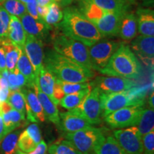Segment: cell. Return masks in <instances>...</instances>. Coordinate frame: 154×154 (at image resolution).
<instances>
[{
    "label": "cell",
    "mask_w": 154,
    "mask_h": 154,
    "mask_svg": "<svg viewBox=\"0 0 154 154\" xmlns=\"http://www.w3.org/2000/svg\"><path fill=\"white\" fill-rule=\"evenodd\" d=\"M57 26L60 29L61 33L64 35L88 47L102 38L96 25L86 18L79 9L74 7L64 9L63 19Z\"/></svg>",
    "instance_id": "1"
},
{
    "label": "cell",
    "mask_w": 154,
    "mask_h": 154,
    "mask_svg": "<svg viewBox=\"0 0 154 154\" xmlns=\"http://www.w3.org/2000/svg\"><path fill=\"white\" fill-rule=\"evenodd\" d=\"M44 66L57 79L66 82H88L95 76L94 70L82 66L54 50H48L46 53Z\"/></svg>",
    "instance_id": "2"
},
{
    "label": "cell",
    "mask_w": 154,
    "mask_h": 154,
    "mask_svg": "<svg viewBox=\"0 0 154 154\" xmlns=\"http://www.w3.org/2000/svg\"><path fill=\"white\" fill-rule=\"evenodd\" d=\"M141 66L129 47L122 44L101 70L102 74L136 79L141 75Z\"/></svg>",
    "instance_id": "3"
},
{
    "label": "cell",
    "mask_w": 154,
    "mask_h": 154,
    "mask_svg": "<svg viewBox=\"0 0 154 154\" xmlns=\"http://www.w3.org/2000/svg\"><path fill=\"white\" fill-rule=\"evenodd\" d=\"M147 86L133 87L124 91L101 93V116L104 118L113 111L129 106H143Z\"/></svg>",
    "instance_id": "4"
},
{
    "label": "cell",
    "mask_w": 154,
    "mask_h": 154,
    "mask_svg": "<svg viewBox=\"0 0 154 154\" xmlns=\"http://www.w3.org/2000/svg\"><path fill=\"white\" fill-rule=\"evenodd\" d=\"M51 42L54 50L59 54L69 58L82 66L93 70L87 46L62 33L53 34Z\"/></svg>",
    "instance_id": "5"
},
{
    "label": "cell",
    "mask_w": 154,
    "mask_h": 154,
    "mask_svg": "<svg viewBox=\"0 0 154 154\" xmlns=\"http://www.w3.org/2000/svg\"><path fill=\"white\" fill-rule=\"evenodd\" d=\"M103 136V129L94 126L63 135L64 138L72 142L83 154H94V147Z\"/></svg>",
    "instance_id": "6"
},
{
    "label": "cell",
    "mask_w": 154,
    "mask_h": 154,
    "mask_svg": "<svg viewBox=\"0 0 154 154\" xmlns=\"http://www.w3.org/2000/svg\"><path fill=\"white\" fill-rule=\"evenodd\" d=\"M101 93L98 88L92 87L84 101L75 109L69 111L85 119L91 125L100 124L101 116Z\"/></svg>",
    "instance_id": "7"
},
{
    "label": "cell",
    "mask_w": 154,
    "mask_h": 154,
    "mask_svg": "<svg viewBox=\"0 0 154 154\" xmlns=\"http://www.w3.org/2000/svg\"><path fill=\"white\" fill-rule=\"evenodd\" d=\"M121 44L122 43L120 42L101 39L88 47V54L93 70L98 72L101 70Z\"/></svg>",
    "instance_id": "8"
},
{
    "label": "cell",
    "mask_w": 154,
    "mask_h": 154,
    "mask_svg": "<svg viewBox=\"0 0 154 154\" xmlns=\"http://www.w3.org/2000/svg\"><path fill=\"white\" fill-rule=\"evenodd\" d=\"M143 108L129 106L113 111L104 117L105 121L113 129H121L137 126Z\"/></svg>",
    "instance_id": "9"
},
{
    "label": "cell",
    "mask_w": 154,
    "mask_h": 154,
    "mask_svg": "<svg viewBox=\"0 0 154 154\" xmlns=\"http://www.w3.org/2000/svg\"><path fill=\"white\" fill-rule=\"evenodd\" d=\"M113 134L127 154H143L142 136L136 126L115 130Z\"/></svg>",
    "instance_id": "10"
},
{
    "label": "cell",
    "mask_w": 154,
    "mask_h": 154,
    "mask_svg": "<svg viewBox=\"0 0 154 154\" xmlns=\"http://www.w3.org/2000/svg\"><path fill=\"white\" fill-rule=\"evenodd\" d=\"M90 84L91 87L98 88L101 93L124 91L137 85L132 79L110 76H98Z\"/></svg>",
    "instance_id": "11"
},
{
    "label": "cell",
    "mask_w": 154,
    "mask_h": 154,
    "mask_svg": "<svg viewBox=\"0 0 154 154\" xmlns=\"http://www.w3.org/2000/svg\"><path fill=\"white\" fill-rule=\"evenodd\" d=\"M24 51L32 64L35 76H38L40 71L44 66V54L42 39L26 34Z\"/></svg>",
    "instance_id": "12"
},
{
    "label": "cell",
    "mask_w": 154,
    "mask_h": 154,
    "mask_svg": "<svg viewBox=\"0 0 154 154\" xmlns=\"http://www.w3.org/2000/svg\"><path fill=\"white\" fill-rule=\"evenodd\" d=\"M128 11H108L94 23L102 37L119 35L123 17Z\"/></svg>",
    "instance_id": "13"
},
{
    "label": "cell",
    "mask_w": 154,
    "mask_h": 154,
    "mask_svg": "<svg viewBox=\"0 0 154 154\" xmlns=\"http://www.w3.org/2000/svg\"><path fill=\"white\" fill-rule=\"evenodd\" d=\"M25 100V109L27 120L32 123L44 122L46 120L43 109L37 96L30 88L21 89Z\"/></svg>",
    "instance_id": "14"
},
{
    "label": "cell",
    "mask_w": 154,
    "mask_h": 154,
    "mask_svg": "<svg viewBox=\"0 0 154 154\" xmlns=\"http://www.w3.org/2000/svg\"><path fill=\"white\" fill-rule=\"evenodd\" d=\"M135 54L146 66L153 67L154 37L140 35L131 43Z\"/></svg>",
    "instance_id": "15"
},
{
    "label": "cell",
    "mask_w": 154,
    "mask_h": 154,
    "mask_svg": "<svg viewBox=\"0 0 154 154\" xmlns=\"http://www.w3.org/2000/svg\"><path fill=\"white\" fill-rule=\"evenodd\" d=\"M42 140L41 131L38 125L32 124L19 135L17 149L24 153H29L36 149Z\"/></svg>",
    "instance_id": "16"
},
{
    "label": "cell",
    "mask_w": 154,
    "mask_h": 154,
    "mask_svg": "<svg viewBox=\"0 0 154 154\" xmlns=\"http://www.w3.org/2000/svg\"><path fill=\"white\" fill-rule=\"evenodd\" d=\"M23 28L28 35H32L40 38L46 37L51 29V26L44 20H37L31 17L28 13L20 17Z\"/></svg>",
    "instance_id": "17"
},
{
    "label": "cell",
    "mask_w": 154,
    "mask_h": 154,
    "mask_svg": "<svg viewBox=\"0 0 154 154\" xmlns=\"http://www.w3.org/2000/svg\"><path fill=\"white\" fill-rule=\"evenodd\" d=\"M59 128L66 133H73L91 128L93 126L82 117L67 111L59 113Z\"/></svg>",
    "instance_id": "18"
},
{
    "label": "cell",
    "mask_w": 154,
    "mask_h": 154,
    "mask_svg": "<svg viewBox=\"0 0 154 154\" xmlns=\"http://www.w3.org/2000/svg\"><path fill=\"white\" fill-rule=\"evenodd\" d=\"M34 90L36 96H37L38 100H39L42 109H43L45 119L57 125V126H59V120H60L59 119V110H58L57 106L49 99V98L44 92H42L39 87V85H38V76L36 77Z\"/></svg>",
    "instance_id": "19"
},
{
    "label": "cell",
    "mask_w": 154,
    "mask_h": 154,
    "mask_svg": "<svg viewBox=\"0 0 154 154\" xmlns=\"http://www.w3.org/2000/svg\"><path fill=\"white\" fill-rule=\"evenodd\" d=\"M1 109L2 112L5 135L16 129L20 126L22 121H25V117L23 116L19 111L13 109L7 101H4L2 103Z\"/></svg>",
    "instance_id": "20"
},
{
    "label": "cell",
    "mask_w": 154,
    "mask_h": 154,
    "mask_svg": "<svg viewBox=\"0 0 154 154\" xmlns=\"http://www.w3.org/2000/svg\"><path fill=\"white\" fill-rule=\"evenodd\" d=\"M137 29L140 35L154 36V12L150 9H138L136 12Z\"/></svg>",
    "instance_id": "21"
},
{
    "label": "cell",
    "mask_w": 154,
    "mask_h": 154,
    "mask_svg": "<svg viewBox=\"0 0 154 154\" xmlns=\"http://www.w3.org/2000/svg\"><path fill=\"white\" fill-rule=\"evenodd\" d=\"M7 37L16 47L24 50L26 34L18 17L13 15H10V22H9Z\"/></svg>",
    "instance_id": "22"
},
{
    "label": "cell",
    "mask_w": 154,
    "mask_h": 154,
    "mask_svg": "<svg viewBox=\"0 0 154 154\" xmlns=\"http://www.w3.org/2000/svg\"><path fill=\"white\" fill-rule=\"evenodd\" d=\"M137 19L134 13L127 12L121 21L119 35L123 40L131 41L137 35Z\"/></svg>",
    "instance_id": "23"
},
{
    "label": "cell",
    "mask_w": 154,
    "mask_h": 154,
    "mask_svg": "<svg viewBox=\"0 0 154 154\" xmlns=\"http://www.w3.org/2000/svg\"><path fill=\"white\" fill-rule=\"evenodd\" d=\"M38 82L42 92H44L56 106L59 105V103L54 96V88L55 86L56 78L44 66L42 67L38 74Z\"/></svg>",
    "instance_id": "24"
},
{
    "label": "cell",
    "mask_w": 154,
    "mask_h": 154,
    "mask_svg": "<svg viewBox=\"0 0 154 154\" xmlns=\"http://www.w3.org/2000/svg\"><path fill=\"white\" fill-rule=\"evenodd\" d=\"M95 154H127L113 136H103L94 147Z\"/></svg>",
    "instance_id": "25"
},
{
    "label": "cell",
    "mask_w": 154,
    "mask_h": 154,
    "mask_svg": "<svg viewBox=\"0 0 154 154\" xmlns=\"http://www.w3.org/2000/svg\"><path fill=\"white\" fill-rule=\"evenodd\" d=\"M16 68L22 74L26 81V85L28 88H33L35 85L36 76L34 74L33 68L31 64L28 57L25 54L24 50H22L17 63Z\"/></svg>",
    "instance_id": "26"
},
{
    "label": "cell",
    "mask_w": 154,
    "mask_h": 154,
    "mask_svg": "<svg viewBox=\"0 0 154 154\" xmlns=\"http://www.w3.org/2000/svg\"><path fill=\"white\" fill-rule=\"evenodd\" d=\"M3 48L5 53L6 67L10 72H13L17 67V63L20 55L21 49L11 43L9 38H3Z\"/></svg>",
    "instance_id": "27"
},
{
    "label": "cell",
    "mask_w": 154,
    "mask_h": 154,
    "mask_svg": "<svg viewBox=\"0 0 154 154\" xmlns=\"http://www.w3.org/2000/svg\"><path fill=\"white\" fill-rule=\"evenodd\" d=\"M91 86H90L89 87L86 88L82 91L76 92V93L66 94L60 100L59 103L61 106L68 111L72 110L78 106H79L84 101V100L86 99V96L91 91Z\"/></svg>",
    "instance_id": "28"
},
{
    "label": "cell",
    "mask_w": 154,
    "mask_h": 154,
    "mask_svg": "<svg viewBox=\"0 0 154 154\" xmlns=\"http://www.w3.org/2000/svg\"><path fill=\"white\" fill-rule=\"evenodd\" d=\"M88 2L108 11H128V0H81Z\"/></svg>",
    "instance_id": "29"
},
{
    "label": "cell",
    "mask_w": 154,
    "mask_h": 154,
    "mask_svg": "<svg viewBox=\"0 0 154 154\" xmlns=\"http://www.w3.org/2000/svg\"><path fill=\"white\" fill-rule=\"evenodd\" d=\"M142 136L154 131V109L153 108L143 109L137 125Z\"/></svg>",
    "instance_id": "30"
},
{
    "label": "cell",
    "mask_w": 154,
    "mask_h": 154,
    "mask_svg": "<svg viewBox=\"0 0 154 154\" xmlns=\"http://www.w3.org/2000/svg\"><path fill=\"white\" fill-rule=\"evenodd\" d=\"M49 154H83L72 142L66 139L59 140L48 149Z\"/></svg>",
    "instance_id": "31"
},
{
    "label": "cell",
    "mask_w": 154,
    "mask_h": 154,
    "mask_svg": "<svg viewBox=\"0 0 154 154\" xmlns=\"http://www.w3.org/2000/svg\"><path fill=\"white\" fill-rule=\"evenodd\" d=\"M20 134V131L17 130L6 135L2 140V154H14L17 149V142Z\"/></svg>",
    "instance_id": "32"
},
{
    "label": "cell",
    "mask_w": 154,
    "mask_h": 154,
    "mask_svg": "<svg viewBox=\"0 0 154 154\" xmlns=\"http://www.w3.org/2000/svg\"><path fill=\"white\" fill-rule=\"evenodd\" d=\"M7 103L11 106L13 109L19 111L23 116L25 117L26 109H25V100L22 92L20 91H9V94L7 98Z\"/></svg>",
    "instance_id": "33"
},
{
    "label": "cell",
    "mask_w": 154,
    "mask_h": 154,
    "mask_svg": "<svg viewBox=\"0 0 154 154\" xmlns=\"http://www.w3.org/2000/svg\"><path fill=\"white\" fill-rule=\"evenodd\" d=\"M3 7L9 14L19 18L27 13L24 4L19 0H5Z\"/></svg>",
    "instance_id": "34"
},
{
    "label": "cell",
    "mask_w": 154,
    "mask_h": 154,
    "mask_svg": "<svg viewBox=\"0 0 154 154\" xmlns=\"http://www.w3.org/2000/svg\"><path fill=\"white\" fill-rule=\"evenodd\" d=\"M9 91H20L22 87L26 85V81L24 76L17 68L13 72H9L7 76Z\"/></svg>",
    "instance_id": "35"
},
{
    "label": "cell",
    "mask_w": 154,
    "mask_h": 154,
    "mask_svg": "<svg viewBox=\"0 0 154 154\" xmlns=\"http://www.w3.org/2000/svg\"><path fill=\"white\" fill-rule=\"evenodd\" d=\"M63 19V12L59 4L53 2L49 5V11L44 21L49 25H58Z\"/></svg>",
    "instance_id": "36"
},
{
    "label": "cell",
    "mask_w": 154,
    "mask_h": 154,
    "mask_svg": "<svg viewBox=\"0 0 154 154\" xmlns=\"http://www.w3.org/2000/svg\"><path fill=\"white\" fill-rule=\"evenodd\" d=\"M56 82L61 86L65 95L76 93V92L82 91L91 86V84L88 82L84 83H70L63 82V81L57 79H56Z\"/></svg>",
    "instance_id": "37"
},
{
    "label": "cell",
    "mask_w": 154,
    "mask_h": 154,
    "mask_svg": "<svg viewBox=\"0 0 154 154\" xmlns=\"http://www.w3.org/2000/svg\"><path fill=\"white\" fill-rule=\"evenodd\" d=\"M10 22V15L3 7H0V38H7Z\"/></svg>",
    "instance_id": "38"
},
{
    "label": "cell",
    "mask_w": 154,
    "mask_h": 154,
    "mask_svg": "<svg viewBox=\"0 0 154 154\" xmlns=\"http://www.w3.org/2000/svg\"><path fill=\"white\" fill-rule=\"evenodd\" d=\"M144 154H154V131L142 136Z\"/></svg>",
    "instance_id": "39"
},
{
    "label": "cell",
    "mask_w": 154,
    "mask_h": 154,
    "mask_svg": "<svg viewBox=\"0 0 154 154\" xmlns=\"http://www.w3.org/2000/svg\"><path fill=\"white\" fill-rule=\"evenodd\" d=\"M26 11L31 17H33L34 19H37V20H44L39 17L37 12V3L36 0H32L29 2L25 4Z\"/></svg>",
    "instance_id": "40"
},
{
    "label": "cell",
    "mask_w": 154,
    "mask_h": 154,
    "mask_svg": "<svg viewBox=\"0 0 154 154\" xmlns=\"http://www.w3.org/2000/svg\"><path fill=\"white\" fill-rule=\"evenodd\" d=\"M47 151L48 146L47 143L44 140H42L33 151L29 152V153H24V152L21 151L20 150L17 149L14 154H47Z\"/></svg>",
    "instance_id": "41"
},
{
    "label": "cell",
    "mask_w": 154,
    "mask_h": 154,
    "mask_svg": "<svg viewBox=\"0 0 154 154\" xmlns=\"http://www.w3.org/2000/svg\"><path fill=\"white\" fill-rule=\"evenodd\" d=\"M65 96L64 93H63L62 88H61V86L59 85L58 83L56 82H55V86L54 88V96L55 99L59 102L60 101V100L62 99L63 96Z\"/></svg>",
    "instance_id": "42"
},
{
    "label": "cell",
    "mask_w": 154,
    "mask_h": 154,
    "mask_svg": "<svg viewBox=\"0 0 154 154\" xmlns=\"http://www.w3.org/2000/svg\"><path fill=\"white\" fill-rule=\"evenodd\" d=\"M48 11H49V6H38L37 5V12L39 17H41L42 19H45L46 16H47Z\"/></svg>",
    "instance_id": "43"
},
{
    "label": "cell",
    "mask_w": 154,
    "mask_h": 154,
    "mask_svg": "<svg viewBox=\"0 0 154 154\" xmlns=\"http://www.w3.org/2000/svg\"><path fill=\"white\" fill-rule=\"evenodd\" d=\"M6 136L5 133V126H4L2 112L1 106H0V142L3 139L4 137Z\"/></svg>",
    "instance_id": "44"
},
{
    "label": "cell",
    "mask_w": 154,
    "mask_h": 154,
    "mask_svg": "<svg viewBox=\"0 0 154 154\" xmlns=\"http://www.w3.org/2000/svg\"><path fill=\"white\" fill-rule=\"evenodd\" d=\"M154 0H128L129 3L131 4H141L144 6L153 5Z\"/></svg>",
    "instance_id": "45"
},
{
    "label": "cell",
    "mask_w": 154,
    "mask_h": 154,
    "mask_svg": "<svg viewBox=\"0 0 154 154\" xmlns=\"http://www.w3.org/2000/svg\"><path fill=\"white\" fill-rule=\"evenodd\" d=\"M53 0H36V3L38 6H49L53 2Z\"/></svg>",
    "instance_id": "46"
},
{
    "label": "cell",
    "mask_w": 154,
    "mask_h": 154,
    "mask_svg": "<svg viewBox=\"0 0 154 154\" xmlns=\"http://www.w3.org/2000/svg\"><path fill=\"white\" fill-rule=\"evenodd\" d=\"M53 1L58 4L60 3L62 6H66L69 5V4H71L72 0H53Z\"/></svg>",
    "instance_id": "47"
},
{
    "label": "cell",
    "mask_w": 154,
    "mask_h": 154,
    "mask_svg": "<svg viewBox=\"0 0 154 154\" xmlns=\"http://www.w3.org/2000/svg\"><path fill=\"white\" fill-rule=\"evenodd\" d=\"M153 99H154V96H153V91H152V94H151V95L150 96V97H149V103L150 108H153V107H154Z\"/></svg>",
    "instance_id": "48"
},
{
    "label": "cell",
    "mask_w": 154,
    "mask_h": 154,
    "mask_svg": "<svg viewBox=\"0 0 154 154\" xmlns=\"http://www.w3.org/2000/svg\"><path fill=\"white\" fill-rule=\"evenodd\" d=\"M19 1L22 2V3H24V5H25V4H26V3L29 2H31V1H32V0H19Z\"/></svg>",
    "instance_id": "49"
},
{
    "label": "cell",
    "mask_w": 154,
    "mask_h": 154,
    "mask_svg": "<svg viewBox=\"0 0 154 154\" xmlns=\"http://www.w3.org/2000/svg\"><path fill=\"white\" fill-rule=\"evenodd\" d=\"M5 0H0V4H2V3H3L4 2H5Z\"/></svg>",
    "instance_id": "50"
},
{
    "label": "cell",
    "mask_w": 154,
    "mask_h": 154,
    "mask_svg": "<svg viewBox=\"0 0 154 154\" xmlns=\"http://www.w3.org/2000/svg\"><path fill=\"white\" fill-rule=\"evenodd\" d=\"M2 103V101H1V99H0V106H1Z\"/></svg>",
    "instance_id": "51"
},
{
    "label": "cell",
    "mask_w": 154,
    "mask_h": 154,
    "mask_svg": "<svg viewBox=\"0 0 154 154\" xmlns=\"http://www.w3.org/2000/svg\"><path fill=\"white\" fill-rule=\"evenodd\" d=\"M0 77H1V75H0Z\"/></svg>",
    "instance_id": "52"
},
{
    "label": "cell",
    "mask_w": 154,
    "mask_h": 154,
    "mask_svg": "<svg viewBox=\"0 0 154 154\" xmlns=\"http://www.w3.org/2000/svg\"><path fill=\"white\" fill-rule=\"evenodd\" d=\"M94 154H95V153H94Z\"/></svg>",
    "instance_id": "53"
}]
</instances>
